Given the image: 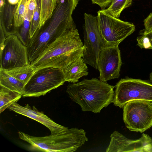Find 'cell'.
<instances>
[{
  "instance_id": "29",
  "label": "cell",
  "mask_w": 152,
  "mask_h": 152,
  "mask_svg": "<svg viewBox=\"0 0 152 152\" xmlns=\"http://www.w3.org/2000/svg\"><path fill=\"white\" fill-rule=\"evenodd\" d=\"M8 2L12 5H16L19 0H7Z\"/></svg>"
},
{
  "instance_id": "22",
  "label": "cell",
  "mask_w": 152,
  "mask_h": 152,
  "mask_svg": "<svg viewBox=\"0 0 152 152\" xmlns=\"http://www.w3.org/2000/svg\"><path fill=\"white\" fill-rule=\"evenodd\" d=\"M28 0H19L14 12V26L15 28L20 26L23 23L26 7Z\"/></svg>"
},
{
  "instance_id": "8",
  "label": "cell",
  "mask_w": 152,
  "mask_h": 152,
  "mask_svg": "<svg viewBox=\"0 0 152 152\" xmlns=\"http://www.w3.org/2000/svg\"><path fill=\"white\" fill-rule=\"evenodd\" d=\"M123 119L131 131L144 132L152 126V102L146 100H132L123 108Z\"/></svg>"
},
{
  "instance_id": "12",
  "label": "cell",
  "mask_w": 152,
  "mask_h": 152,
  "mask_svg": "<svg viewBox=\"0 0 152 152\" xmlns=\"http://www.w3.org/2000/svg\"><path fill=\"white\" fill-rule=\"evenodd\" d=\"M110 137V141L106 152H146V146L152 139L148 134L143 133L139 139H130L116 131Z\"/></svg>"
},
{
  "instance_id": "27",
  "label": "cell",
  "mask_w": 152,
  "mask_h": 152,
  "mask_svg": "<svg viewBox=\"0 0 152 152\" xmlns=\"http://www.w3.org/2000/svg\"><path fill=\"white\" fill-rule=\"evenodd\" d=\"M112 0H91L92 4H96L104 9L110 4Z\"/></svg>"
},
{
  "instance_id": "4",
  "label": "cell",
  "mask_w": 152,
  "mask_h": 152,
  "mask_svg": "<svg viewBox=\"0 0 152 152\" xmlns=\"http://www.w3.org/2000/svg\"><path fill=\"white\" fill-rule=\"evenodd\" d=\"M18 134L20 139L30 145L31 150L45 152L75 151L88 140L84 130L75 128L43 137L32 136L21 131Z\"/></svg>"
},
{
  "instance_id": "24",
  "label": "cell",
  "mask_w": 152,
  "mask_h": 152,
  "mask_svg": "<svg viewBox=\"0 0 152 152\" xmlns=\"http://www.w3.org/2000/svg\"><path fill=\"white\" fill-rule=\"evenodd\" d=\"M141 35L137 39V45L141 48L152 49V31Z\"/></svg>"
},
{
  "instance_id": "28",
  "label": "cell",
  "mask_w": 152,
  "mask_h": 152,
  "mask_svg": "<svg viewBox=\"0 0 152 152\" xmlns=\"http://www.w3.org/2000/svg\"><path fill=\"white\" fill-rule=\"evenodd\" d=\"M146 152H152V139L150 142L146 146Z\"/></svg>"
},
{
  "instance_id": "18",
  "label": "cell",
  "mask_w": 152,
  "mask_h": 152,
  "mask_svg": "<svg viewBox=\"0 0 152 152\" xmlns=\"http://www.w3.org/2000/svg\"><path fill=\"white\" fill-rule=\"evenodd\" d=\"M20 94L0 86V113H1L21 97Z\"/></svg>"
},
{
  "instance_id": "7",
  "label": "cell",
  "mask_w": 152,
  "mask_h": 152,
  "mask_svg": "<svg viewBox=\"0 0 152 152\" xmlns=\"http://www.w3.org/2000/svg\"><path fill=\"white\" fill-rule=\"evenodd\" d=\"M99 30L107 45H118L135 30L133 24L121 20L104 12H97Z\"/></svg>"
},
{
  "instance_id": "14",
  "label": "cell",
  "mask_w": 152,
  "mask_h": 152,
  "mask_svg": "<svg viewBox=\"0 0 152 152\" xmlns=\"http://www.w3.org/2000/svg\"><path fill=\"white\" fill-rule=\"evenodd\" d=\"M65 81L72 83L78 82V80L88 74L86 63L82 57L79 58L70 64L63 69Z\"/></svg>"
},
{
  "instance_id": "5",
  "label": "cell",
  "mask_w": 152,
  "mask_h": 152,
  "mask_svg": "<svg viewBox=\"0 0 152 152\" xmlns=\"http://www.w3.org/2000/svg\"><path fill=\"white\" fill-rule=\"evenodd\" d=\"M66 82L63 70L46 67L36 71L24 86L23 97H39L64 84Z\"/></svg>"
},
{
  "instance_id": "15",
  "label": "cell",
  "mask_w": 152,
  "mask_h": 152,
  "mask_svg": "<svg viewBox=\"0 0 152 152\" xmlns=\"http://www.w3.org/2000/svg\"><path fill=\"white\" fill-rule=\"evenodd\" d=\"M0 85L10 90L18 92L22 96L24 93V85L18 80L0 69Z\"/></svg>"
},
{
  "instance_id": "23",
  "label": "cell",
  "mask_w": 152,
  "mask_h": 152,
  "mask_svg": "<svg viewBox=\"0 0 152 152\" xmlns=\"http://www.w3.org/2000/svg\"><path fill=\"white\" fill-rule=\"evenodd\" d=\"M36 1V7L30 23L29 30L30 39L33 37L38 29L40 21L41 0Z\"/></svg>"
},
{
  "instance_id": "3",
  "label": "cell",
  "mask_w": 152,
  "mask_h": 152,
  "mask_svg": "<svg viewBox=\"0 0 152 152\" xmlns=\"http://www.w3.org/2000/svg\"><path fill=\"white\" fill-rule=\"evenodd\" d=\"M115 87L94 78L69 83L66 91L72 100L80 106L83 111L97 113L113 102Z\"/></svg>"
},
{
  "instance_id": "30",
  "label": "cell",
  "mask_w": 152,
  "mask_h": 152,
  "mask_svg": "<svg viewBox=\"0 0 152 152\" xmlns=\"http://www.w3.org/2000/svg\"><path fill=\"white\" fill-rule=\"evenodd\" d=\"M149 79L150 81L152 83V72L150 74Z\"/></svg>"
},
{
  "instance_id": "13",
  "label": "cell",
  "mask_w": 152,
  "mask_h": 152,
  "mask_svg": "<svg viewBox=\"0 0 152 152\" xmlns=\"http://www.w3.org/2000/svg\"><path fill=\"white\" fill-rule=\"evenodd\" d=\"M8 108L16 113L28 117L40 123L49 129L51 134L58 133L68 128L56 123L43 112L38 110L35 106H33L31 107L28 104L23 106L15 102L9 106Z\"/></svg>"
},
{
  "instance_id": "6",
  "label": "cell",
  "mask_w": 152,
  "mask_h": 152,
  "mask_svg": "<svg viewBox=\"0 0 152 152\" xmlns=\"http://www.w3.org/2000/svg\"><path fill=\"white\" fill-rule=\"evenodd\" d=\"M113 103L123 108L132 100H144L152 102V84L140 79L126 78L121 79L115 86Z\"/></svg>"
},
{
  "instance_id": "2",
  "label": "cell",
  "mask_w": 152,
  "mask_h": 152,
  "mask_svg": "<svg viewBox=\"0 0 152 152\" xmlns=\"http://www.w3.org/2000/svg\"><path fill=\"white\" fill-rule=\"evenodd\" d=\"M85 49L78 30L64 34L50 44L30 64L36 70L46 67L63 70L82 57Z\"/></svg>"
},
{
  "instance_id": "26",
  "label": "cell",
  "mask_w": 152,
  "mask_h": 152,
  "mask_svg": "<svg viewBox=\"0 0 152 152\" xmlns=\"http://www.w3.org/2000/svg\"><path fill=\"white\" fill-rule=\"evenodd\" d=\"M145 28L140 34H146L152 31V12L144 20Z\"/></svg>"
},
{
  "instance_id": "17",
  "label": "cell",
  "mask_w": 152,
  "mask_h": 152,
  "mask_svg": "<svg viewBox=\"0 0 152 152\" xmlns=\"http://www.w3.org/2000/svg\"><path fill=\"white\" fill-rule=\"evenodd\" d=\"M3 70L22 83L24 86L29 81L36 71L30 64L21 67Z\"/></svg>"
},
{
  "instance_id": "16",
  "label": "cell",
  "mask_w": 152,
  "mask_h": 152,
  "mask_svg": "<svg viewBox=\"0 0 152 152\" xmlns=\"http://www.w3.org/2000/svg\"><path fill=\"white\" fill-rule=\"evenodd\" d=\"M16 5H12L5 0L4 5L0 7V18L2 19L9 35L13 34L14 29V14Z\"/></svg>"
},
{
  "instance_id": "25",
  "label": "cell",
  "mask_w": 152,
  "mask_h": 152,
  "mask_svg": "<svg viewBox=\"0 0 152 152\" xmlns=\"http://www.w3.org/2000/svg\"><path fill=\"white\" fill-rule=\"evenodd\" d=\"M36 0H28L24 14V18H27L31 22L36 7Z\"/></svg>"
},
{
  "instance_id": "20",
  "label": "cell",
  "mask_w": 152,
  "mask_h": 152,
  "mask_svg": "<svg viewBox=\"0 0 152 152\" xmlns=\"http://www.w3.org/2000/svg\"><path fill=\"white\" fill-rule=\"evenodd\" d=\"M57 4L56 0H41L40 21L38 29L51 17Z\"/></svg>"
},
{
  "instance_id": "9",
  "label": "cell",
  "mask_w": 152,
  "mask_h": 152,
  "mask_svg": "<svg viewBox=\"0 0 152 152\" xmlns=\"http://www.w3.org/2000/svg\"><path fill=\"white\" fill-rule=\"evenodd\" d=\"M83 61L97 69L100 51L106 45L100 32L97 16L85 13Z\"/></svg>"
},
{
  "instance_id": "21",
  "label": "cell",
  "mask_w": 152,
  "mask_h": 152,
  "mask_svg": "<svg viewBox=\"0 0 152 152\" xmlns=\"http://www.w3.org/2000/svg\"><path fill=\"white\" fill-rule=\"evenodd\" d=\"M31 22L25 18L23 24L19 27L15 28L13 34L15 35L26 46H27L30 40L29 30Z\"/></svg>"
},
{
  "instance_id": "11",
  "label": "cell",
  "mask_w": 152,
  "mask_h": 152,
  "mask_svg": "<svg viewBox=\"0 0 152 152\" xmlns=\"http://www.w3.org/2000/svg\"><path fill=\"white\" fill-rule=\"evenodd\" d=\"M118 46L106 45L99 53L97 68L100 73L99 78L104 82L120 76L122 63Z\"/></svg>"
},
{
  "instance_id": "10",
  "label": "cell",
  "mask_w": 152,
  "mask_h": 152,
  "mask_svg": "<svg viewBox=\"0 0 152 152\" xmlns=\"http://www.w3.org/2000/svg\"><path fill=\"white\" fill-rule=\"evenodd\" d=\"M0 68L7 70L29 64L27 47L15 34L8 35L0 51Z\"/></svg>"
},
{
  "instance_id": "1",
  "label": "cell",
  "mask_w": 152,
  "mask_h": 152,
  "mask_svg": "<svg viewBox=\"0 0 152 152\" xmlns=\"http://www.w3.org/2000/svg\"><path fill=\"white\" fill-rule=\"evenodd\" d=\"M80 0H59L51 17L30 39L27 46L29 64L62 34L78 30L72 15Z\"/></svg>"
},
{
  "instance_id": "19",
  "label": "cell",
  "mask_w": 152,
  "mask_h": 152,
  "mask_svg": "<svg viewBox=\"0 0 152 152\" xmlns=\"http://www.w3.org/2000/svg\"><path fill=\"white\" fill-rule=\"evenodd\" d=\"M132 0H112L109 7L103 11L116 18H118L121 12L132 4Z\"/></svg>"
}]
</instances>
